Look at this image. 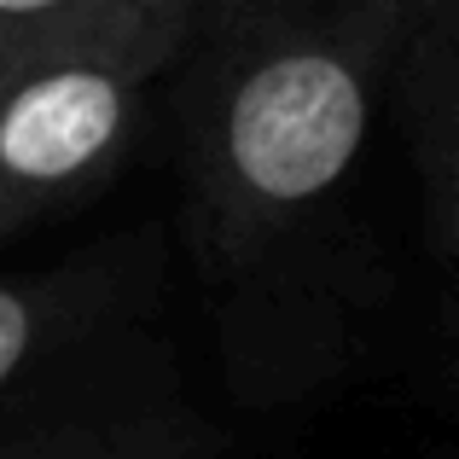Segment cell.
<instances>
[{"label":"cell","instance_id":"cell-6","mask_svg":"<svg viewBox=\"0 0 459 459\" xmlns=\"http://www.w3.org/2000/svg\"><path fill=\"white\" fill-rule=\"evenodd\" d=\"M140 6H180L192 18L186 0H0V65L18 58L23 47H41L53 35L88 30V23L123 18V12H140Z\"/></svg>","mask_w":459,"mask_h":459},{"label":"cell","instance_id":"cell-2","mask_svg":"<svg viewBox=\"0 0 459 459\" xmlns=\"http://www.w3.org/2000/svg\"><path fill=\"white\" fill-rule=\"evenodd\" d=\"M186 30L180 6H140L0 65V238L93 198L117 175Z\"/></svg>","mask_w":459,"mask_h":459},{"label":"cell","instance_id":"cell-1","mask_svg":"<svg viewBox=\"0 0 459 459\" xmlns=\"http://www.w3.org/2000/svg\"><path fill=\"white\" fill-rule=\"evenodd\" d=\"M402 0H204L186 65V210L215 280L268 273L349 192L384 117Z\"/></svg>","mask_w":459,"mask_h":459},{"label":"cell","instance_id":"cell-5","mask_svg":"<svg viewBox=\"0 0 459 459\" xmlns=\"http://www.w3.org/2000/svg\"><path fill=\"white\" fill-rule=\"evenodd\" d=\"M384 111L402 123L437 250L459 268V0H402Z\"/></svg>","mask_w":459,"mask_h":459},{"label":"cell","instance_id":"cell-7","mask_svg":"<svg viewBox=\"0 0 459 459\" xmlns=\"http://www.w3.org/2000/svg\"><path fill=\"white\" fill-rule=\"evenodd\" d=\"M448 325H454V349H459V268H448Z\"/></svg>","mask_w":459,"mask_h":459},{"label":"cell","instance_id":"cell-8","mask_svg":"<svg viewBox=\"0 0 459 459\" xmlns=\"http://www.w3.org/2000/svg\"><path fill=\"white\" fill-rule=\"evenodd\" d=\"M186 6H192V18H198V6H204V0H186Z\"/></svg>","mask_w":459,"mask_h":459},{"label":"cell","instance_id":"cell-3","mask_svg":"<svg viewBox=\"0 0 459 459\" xmlns=\"http://www.w3.org/2000/svg\"><path fill=\"white\" fill-rule=\"evenodd\" d=\"M215 430L128 332L88 343L0 402V459H215Z\"/></svg>","mask_w":459,"mask_h":459},{"label":"cell","instance_id":"cell-4","mask_svg":"<svg viewBox=\"0 0 459 459\" xmlns=\"http://www.w3.org/2000/svg\"><path fill=\"white\" fill-rule=\"evenodd\" d=\"M140 268L123 250H93L53 268L0 273V402L82 355L111 332H128L140 303Z\"/></svg>","mask_w":459,"mask_h":459}]
</instances>
